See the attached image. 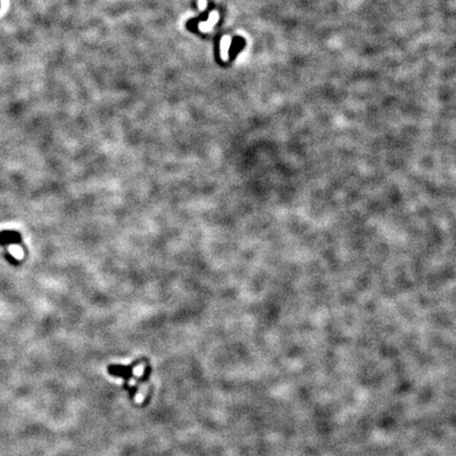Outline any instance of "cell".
Masks as SVG:
<instances>
[{
  "mask_svg": "<svg viewBox=\"0 0 456 456\" xmlns=\"http://www.w3.org/2000/svg\"><path fill=\"white\" fill-rule=\"evenodd\" d=\"M200 6H201V9L205 8V0H200Z\"/></svg>",
  "mask_w": 456,
  "mask_h": 456,
  "instance_id": "cell-4",
  "label": "cell"
},
{
  "mask_svg": "<svg viewBox=\"0 0 456 456\" xmlns=\"http://www.w3.org/2000/svg\"><path fill=\"white\" fill-rule=\"evenodd\" d=\"M217 19H218V14H217L216 12H215V13H212L211 15H210L209 22H208V23H206V24H204V25H202V30H203V31L209 30L210 27L212 26V25L217 22Z\"/></svg>",
  "mask_w": 456,
  "mask_h": 456,
  "instance_id": "cell-2",
  "label": "cell"
},
{
  "mask_svg": "<svg viewBox=\"0 0 456 456\" xmlns=\"http://www.w3.org/2000/svg\"><path fill=\"white\" fill-rule=\"evenodd\" d=\"M20 241L19 233L16 231H9L5 230L0 233V244L1 245H10L18 243Z\"/></svg>",
  "mask_w": 456,
  "mask_h": 456,
  "instance_id": "cell-1",
  "label": "cell"
},
{
  "mask_svg": "<svg viewBox=\"0 0 456 456\" xmlns=\"http://www.w3.org/2000/svg\"><path fill=\"white\" fill-rule=\"evenodd\" d=\"M0 5H1V2H0Z\"/></svg>",
  "mask_w": 456,
  "mask_h": 456,
  "instance_id": "cell-5",
  "label": "cell"
},
{
  "mask_svg": "<svg viewBox=\"0 0 456 456\" xmlns=\"http://www.w3.org/2000/svg\"><path fill=\"white\" fill-rule=\"evenodd\" d=\"M228 47H229V38L224 37V38H223V44H222V51H223V57H224V58H226L225 53H226L227 50H228Z\"/></svg>",
  "mask_w": 456,
  "mask_h": 456,
  "instance_id": "cell-3",
  "label": "cell"
}]
</instances>
